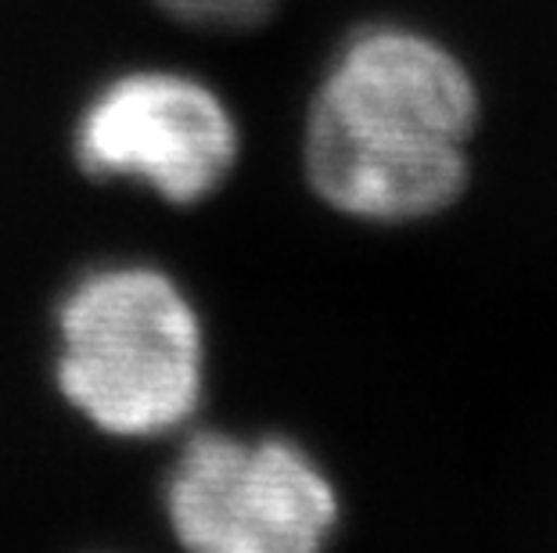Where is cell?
<instances>
[{"instance_id":"obj_1","label":"cell","mask_w":557,"mask_h":553,"mask_svg":"<svg viewBox=\"0 0 557 553\" xmlns=\"http://www.w3.org/2000/svg\"><path fill=\"white\" fill-rule=\"evenodd\" d=\"M479 87L446 43L367 26L342 43L306 123V176L331 209L367 223L443 213L468 187Z\"/></svg>"},{"instance_id":"obj_2","label":"cell","mask_w":557,"mask_h":553,"mask_svg":"<svg viewBox=\"0 0 557 553\" xmlns=\"http://www.w3.org/2000/svg\"><path fill=\"white\" fill-rule=\"evenodd\" d=\"M54 378L69 406L104 435H170L198 410L206 385L198 310L156 266L90 269L58 302Z\"/></svg>"},{"instance_id":"obj_3","label":"cell","mask_w":557,"mask_h":553,"mask_svg":"<svg viewBox=\"0 0 557 553\" xmlns=\"http://www.w3.org/2000/svg\"><path fill=\"white\" fill-rule=\"evenodd\" d=\"M165 517L195 553H313L338 528V489L302 445L201 431L165 478Z\"/></svg>"},{"instance_id":"obj_4","label":"cell","mask_w":557,"mask_h":553,"mask_svg":"<svg viewBox=\"0 0 557 553\" xmlns=\"http://www.w3.org/2000/svg\"><path fill=\"white\" fill-rule=\"evenodd\" d=\"M238 123L195 76L137 68L101 87L76 123V159L94 176L129 180L173 205H195L238 162Z\"/></svg>"},{"instance_id":"obj_5","label":"cell","mask_w":557,"mask_h":553,"mask_svg":"<svg viewBox=\"0 0 557 553\" xmlns=\"http://www.w3.org/2000/svg\"><path fill=\"white\" fill-rule=\"evenodd\" d=\"M277 0H159L170 15L206 29H248L274 11Z\"/></svg>"}]
</instances>
